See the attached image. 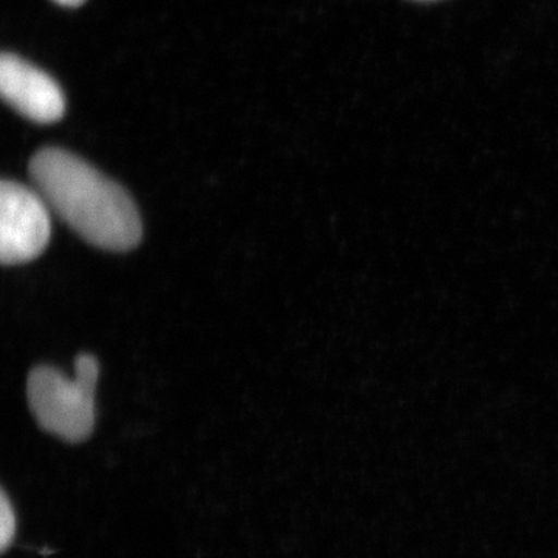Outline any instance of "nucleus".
<instances>
[{"mask_svg":"<svg viewBox=\"0 0 558 558\" xmlns=\"http://www.w3.org/2000/svg\"><path fill=\"white\" fill-rule=\"evenodd\" d=\"M100 366L90 354L75 362V377L38 366L28 376L27 395L31 409L40 427L65 442H83L95 427V389Z\"/></svg>","mask_w":558,"mask_h":558,"instance_id":"f03ea898","label":"nucleus"},{"mask_svg":"<svg viewBox=\"0 0 558 558\" xmlns=\"http://www.w3.org/2000/svg\"><path fill=\"white\" fill-rule=\"evenodd\" d=\"M54 2L60 3L62 7H78L84 0H54Z\"/></svg>","mask_w":558,"mask_h":558,"instance_id":"423d86ee","label":"nucleus"},{"mask_svg":"<svg viewBox=\"0 0 558 558\" xmlns=\"http://www.w3.org/2000/svg\"><path fill=\"white\" fill-rule=\"evenodd\" d=\"M36 190L84 241L128 252L142 240L138 209L126 190L64 149L39 150L31 161Z\"/></svg>","mask_w":558,"mask_h":558,"instance_id":"f257e3e1","label":"nucleus"},{"mask_svg":"<svg viewBox=\"0 0 558 558\" xmlns=\"http://www.w3.org/2000/svg\"><path fill=\"white\" fill-rule=\"evenodd\" d=\"M14 532H16V515H14L13 506L5 494L0 498V546L2 550L9 548L13 542Z\"/></svg>","mask_w":558,"mask_h":558,"instance_id":"39448f33","label":"nucleus"},{"mask_svg":"<svg viewBox=\"0 0 558 558\" xmlns=\"http://www.w3.org/2000/svg\"><path fill=\"white\" fill-rule=\"evenodd\" d=\"M0 92L11 108L35 123H54L64 117L65 98L60 84L16 54H2Z\"/></svg>","mask_w":558,"mask_h":558,"instance_id":"20e7f679","label":"nucleus"},{"mask_svg":"<svg viewBox=\"0 0 558 558\" xmlns=\"http://www.w3.org/2000/svg\"><path fill=\"white\" fill-rule=\"evenodd\" d=\"M49 204L38 190L3 180L0 185V258L5 266L31 263L50 241Z\"/></svg>","mask_w":558,"mask_h":558,"instance_id":"7ed1b4c3","label":"nucleus"}]
</instances>
